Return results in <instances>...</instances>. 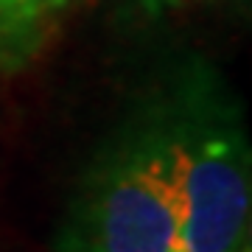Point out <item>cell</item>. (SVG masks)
<instances>
[{"instance_id": "3", "label": "cell", "mask_w": 252, "mask_h": 252, "mask_svg": "<svg viewBox=\"0 0 252 252\" xmlns=\"http://www.w3.org/2000/svg\"><path fill=\"white\" fill-rule=\"evenodd\" d=\"M70 0H0V70L17 73L45 48Z\"/></svg>"}, {"instance_id": "1", "label": "cell", "mask_w": 252, "mask_h": 252, "mask_svg": "<svg viewBox=\"0 0 252 252\" xmlns=\"http://www.w3.org/2000/svg\"><path fill=\"white\" fill-rule=\"evenodd\" d=\"M59 252H185L177 168L157 101L90 160L59 230Z\"/></svg>"}, {"instance_id": "2", "label": "cell", "mask_w": 252, "mask_h": 252, "mask_svg": "<svg viewBox=\"0 0 252 252\" xmlns=\"http://www.w3.org/2000/svg\"><path fill=\"white\" fill-rule=\"evenodd\" d=\"M157 109L177 168L185 252H247L252 177L238 104L216 73L193 67Z\"/></svg>"}]
</instances>
